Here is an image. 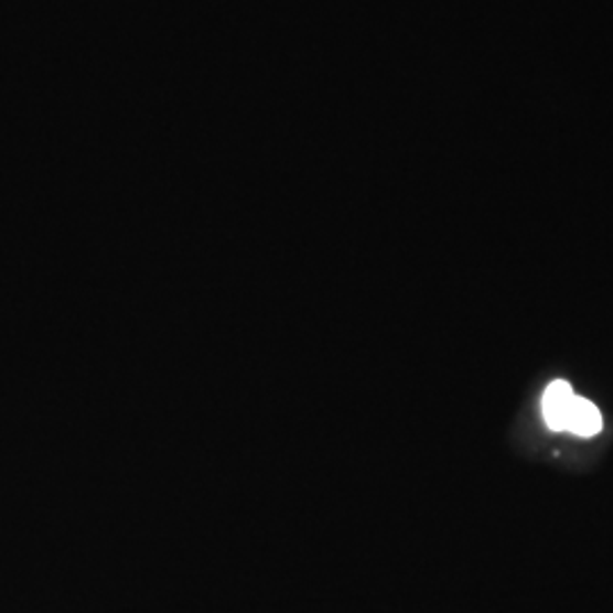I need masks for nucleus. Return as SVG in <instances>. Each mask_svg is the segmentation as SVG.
<instances>
[{"label":"nucleus","instance_id":"nucleus-1","mask_svg":"<svg viewBox=\"0 0 613 613\" xmlns=\"http://www.w3.org/2000/svg\"><path fill=\"white\" fill-rule=\"evenodd\" d=\"M574 396L568 381L557 379L546 389L544 394V418L550 430H566V420L570 413V407L574 402Z\"/></svg>","mask_w":613,"mask_h":613},{"label":"nucleus","instance_id":"nucleus-2","mask_svg":"<svg viewBox=\"0 0 613 613\" xmlns=\"http://www.w3.org/2000/svg\"><path fill=\"white\" fill-rule=\"evenodd\" d=\"M566 430L578 437H595L602 430L600 409L587 398H574L566 420Z\"/></svg>","mask_w":613,"mask_h":613}]
</instances>
